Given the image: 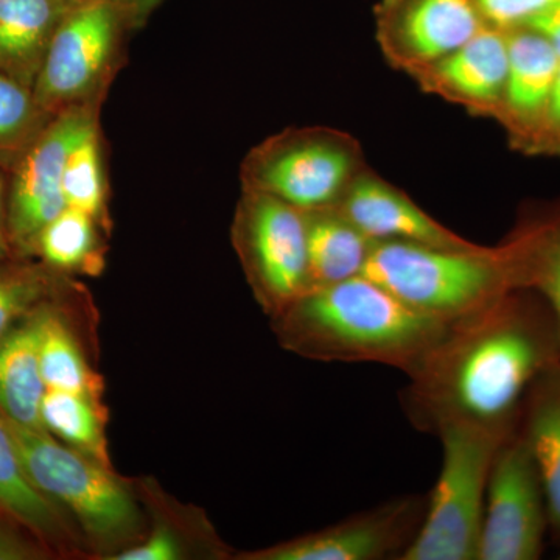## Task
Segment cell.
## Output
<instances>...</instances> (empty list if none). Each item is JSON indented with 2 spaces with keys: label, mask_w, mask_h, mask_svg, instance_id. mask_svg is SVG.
Returning a JSON list of instances; mask_svg holds the SVG:
<instances>
[{
  "label": "cell",
  "mask_w": 560,
  "mask_h": 560,
  "mask_svg": "<svg viewBox=\"0 0 560 560\" xmlns=\"http://www.w3.org/2000/svg\"><path fill=\"white\" fill-rule=\"evenodd\" d=\"M44 431L88 458L113 467L109 455V410L103 397L47 389L40 404Z\"/></svg>",
  "instance_id": "obj_24"
},
{
  "label": "cell",
  "mask_w": 560,
  "mask_h": 560,
  "mask_svg": "<svg viewBox=\"0 0 560 560\" xmlns=\"http://www.w3.org/2000/svg\"><path fill=\"white\" fill-rule=\"evenodd\" d=\"M560 361V326L539 294L508 291L456 320L408 375L401 405L416 429L448 425L512 433L533 383Z\"/></svg>",
  "instance_id": "obj_1"
},
{
  "label": "cell",
  "mask_w": 560,
  "mask_h": 560,
  "mask_svg": "<svg viewBox=\"0 0 560 560\" xmlns=\"http://www.w3.org/2000/svg\"><path fill=\"white\" fill-rule=\"evenodd\" d=\"M9 425L36 488L75 523L91 559L113 560L143 539L149 515L136 481L125 480L114 467L81 455L47 431L10 420Z\"/></svg>",
  "instance_id": "obj_3"
},
{
  "label": "cell",
  "mask_w": 560,
  "mask_h": 560,
  "mask_svg": "<svg viewBox=\"0 0 560 560\" xmlns=\"http://www.w3.org/2000/svg\"><path fill=\"white\" fill-rule=\"evenodd\" d=\"M374 24L386 62L411 79L459 49L488 22L474 0H378Z\"/></svg>",
  "instance_id": "obj_12"
},
{
  "label": "cell",
  "mask_w": 560,
  "mask_h": 560,
  "mask_svg": "<svg viewBox=\"0 0 560 560\" xmlns=\"http://www.w3.org/2000/svg\"><path fill=\"white\" fill-rule=\"evenodd\" d=\"M508 434L471 425L438 431L440 477L418 536L400 560H478L490 467Z\"/></svg>",
  "instance_id": "obj_6"
},
{
  "label": "cell",
  "mask_w": 560,
  "mask_h": 560,
  "mask_svg": "<svg viewBox=\"0 0 560 560\" xmlns=\"http://www.w3.org/2000/svg\"><path fill=\"white\" fill-rule=\"evenodd\" d=\"M534 156L560 160V70L555 91H552L550 108H548L544 130H541Z\"/></svg>",
  "instance_id": "obj_30"
},
{
  "label": "cell",
  "mask_w": 560,
  "mask_h": 560,
  "mask_svg": "<svg viewBox=\"0 0 560 560\" xmlns=\"http://www.w3.org/2000/svg\"><path fill=\"white\" fill-rule=\"evenodd\" d=\"M500 246L514 289L539 294L560 326V198L526 205Z\"/></svg>",
  "instance_id": "obj_18"
},
{
  "label": "cell",
  "mask_w": 560,
  "mask_h": 560,
  "mask_svg": "<svg viewBox=\"0 0 560 560\" xmlns=\"http://www.w3.org/2000/svg\"><path fill=\"white\" fill-rule=\"evenodd\" d=\"M364 276L412 311L453 324L514 290L500 245L440 248L416 243H375Z\"/></svg>",
  "instance_id": "obj_4"
},
{
  "label": "cell",
  "mask_w": 560,
  "mask_h": 560,
  "mask_svg": "<svg viewBox=\"0 0 560 560\" xmlns=\"http://www.w3.org/2000/svg\"><path fill=\"white\" fill-rule=\"evenodd\" d=\"M0 514L49 548L51 555L91 558L66 512L47 499L25 469L9 420L0 411Z\"/></svg>",
  "instance_id": "obj_16"
},
{
  "label": "cell",
  "mask_w": 560,
  "mask_h": 560,
  "mask_svg": "<svg viewBox=\"0 0 560 560\" xmlns=\"http://www.w3.org/2000/svg\"><path fill=\"white\" fill-rule=\"evenodd\" d=\"M109 238L97 220L66 206L39 232L33 259L70 278H98L106 268Z\"/></svg>",
  "instance_id": "obj_23"
},
{
  "label": "cell",
  "mask_w": 560,
  "mask_h": 560,
  "mask_svg": "<svg viewBox=\"0 0 560 560\" xmlns=\"http://www.w3.org/2000/svg\"><path fill=\"white\" fill-rule=\"evenodd\" d=\"M73 0H0V72L32 88Z\"/></svg>",
  "instance_id": "obj_19"
},
{
  "label": "cell",
  "mask_w": 560,
  "mask_h": 560,
  "mask_svg": "<svg viewBox=\"0 0 560 560\" xmlns=\"http://www.w3.org/2000/svg\"><path fill=\"white\" fill-rule=\"evenodd\" d=\"M73 2H105L120 7L138 21L140 27H143L149 22L151 14L160 9L165 0H73Z\"/></svg>",
  "instance_id": "obj_32"
},
{
  "label": "cell",
  "mask_w": 560,
  "mask_h": 560,
  "mask_svg": "<svg viewBox=\"0 0 560 560\" xmlns=\"http://www.w3.org/2000/svg\"><path fill=\"white\" fill-rule=\"evenodd\" d=\"M66 206L86 212L113 234L109 184L101 124L92 127L70 150L62 175Z\"/></svg>",
  "instance_id": "obj_26"
},
{
  "label": "cell",
  "mask_w": 560,
  "mask_h": 560,
  "mask_svg": "<svg viewBox=\"0 0 560 560\" xmlns=\"http://www.w3.org/2000/svg\"><path fill=\"white\" fill-rule=\"evenodd\" d=\"M528 25L550 40L560 55V0L541 11L539 16L530 21Z\"/></svg>",
  "instance_id": "obj_31"
},
{
  "label": "cell",
  "mask_w": 560,
  "mask_h": 560,
  "mask_svg": "<svg viewBox=\"0 0 560 560\" xmlns=\"http://www.w3.org/2000/svg\"><path fill=\"white\" fill-rule=\"evenodd\" d=\"M429 493L396 497L319 530L260 550L238 552L237 560H400L418 536Z\"/></svg>",
  "instance_id": "obj_11"
},
{
  "label": "cell",
  "mask_w": 560,
  "mask_h": 560,
  "mask_svg": "<svg viewBox=\"0 0 560 560\" xmlns=\"http://www.w3.org/2000/svg\"><path fill=\"white\" fill-rule=\"evenodd\" d=\"M506 33L510 65L495 121L512 150L534 156L558 81L560 55L529 25Z\"/></svg>",
  "instance_id": "obj_13"
},
{
  "label": "cell",
  "mask_w": 560,
  "mask_h": 560,
  "mask_svg": "<svg viewBox=\"0 0 560 560\" xmlns=\"http://www.w3.org/2000/svg\"><path fill=\"white\" fill-rule=\"evenodd\" d=\"M305 220L311 290L364 275L375 242L335 209L305 212Z\"/></svg>",
  "instance_id": "obj_22"
},
{
  "label": "cell",
  "mask_w": 560,
  "mask_h": 560,
  "mask_svg": "<svg viewBox=\"0 0 560 560\" xmlns=\"http://www.w3.org/2000/svg\"><path fill=\"white\" fill-rule=\"evenodd\" d=\"M231 241L254 300L268 318L311 291L307 220L302 210L242 189Z\"/></svg>",
  "instance_id": "obj_8"
},
{
  "label": "cell",
  "mask_w": 560,
  "mask_h": 560,
  "mask_svg": "<svg viewBox=\"0 0 560 560\" xmlns=\"http://www.w3.org/2000/svg\"><path fill=\"white\" fill-rule=\"evenodd\" d=\"M372 242H404L440 248H474L467 241L420 208L410 195L368 167L334 208Z\"/></svg>",
  "instance_id": "obj_15"
},
{
  "label": "cell",
  "mask_w": 560,
  "mask_h": 560,
  "mask_svg": "<svg viewBox=\"0 0 560 560\" xmlns=\"http://www.w3.org/2000/svg\"><path fill=\"white\" fill-rule=\"evenodd\" d=\"M55 114L33 94L32 88L0 72V168L10 173Z\"/></svg>",
  "instance_id": "obj_27"
},
{
  "label": "cell",
  "mask_w": 560,
  "mask_h": 560,
  "mask_svg": "<svg viewBox=\"0 0 560 560\" xmlns=\"http://www.w3.org/2000/svg\"><path fill=\"white\" fill-rule=\"evenodd\" d=\"M49 548L32 534L14 529L9 523L0 522V560H44L49 559Z\"/></svg>",
  "instance_id": "obj_29"
},
{
  "label": "cell",
  "mask_w": 560,
  "mask_h": 560,
  "mask_svg": "<svg viewBox=\"0 0 560 560\" xmlns=\"http://www.w3.org/2000/svg\"><path fill=\"white\" fill-rule=\"evenodd\" d=\"M102 105H81L55 114L16 167L9 173V237L13 257L33 259L36 238L66 209L62 175L70 150L95 125Z\"/></svg>",
  "instance_id": "obj_10"
},
{
  "label": "cell",
  "mask_w": 560,
  "mask_h": 560,
  "mask_svg": "<svg viewBox=\"0 0 560 560\" xmlns=\"http://www.w3.org/2000/svg\"><path fill=\"white\" fill-rule=\"evenodd\" d=\"M508 65V33L488 24L459 49L411 79L425 94L458 105L471 116L495 120Z\"/></svg>",
  "instance_id": "obj_14"
},
{
  "label": "cell",
  "mask_w": 560,
  "mask_h": 560,
  "mask_svg": "<svg viewBox=\"0 0 560 560\" xmlns=\"http://www.w3.org/2000/svg\"><path fill=\"white\" fill-rule=\"evenodd\" d=\"M370 167L359 139L329 127L287 128L261 140L242 162V189L302 212L337 208Z\"/></svg>",
  "instance_id": "obj_5"
},
{
  "label": "cell",
  "mask_w": 560,
  "mask_h": 560,
  "mask_svg": "<svg viewBox=\"0 0 560 560\" xmlns=\"http://www.w3.org/2000/svg\"><path fill=\"white\" fill-rule=\"evenodd\" d=\"M550 533L536 460L515 429L490 467L478 560H537Z\"/></svg>",
  "instance_id": "obj_9"
},
{
  "label": "cell",
  "mask_w": 560,
  "mask_h": 560,
  "mask_svg": "<svg viewBox=\"0 0 560 560\" xmlns=\"http://www.w3.org/2000/svg\"><path fill=\"white\" fill-rule=\"evenodd\" d=\"M7 200H9V173L0 168V264L13 257L9 237Z\"/></svg>",
  "instance_id": "obj_33"
},
{
  "label": "cell",
  "mask_w": 560,
  "mask_h": 560,
  "mask_svg": "<svg viewBox=\"0 0 560 560\" xmlns=\"http://www.w3.org/2000/svg\"><path fill=\"white\" fill-rule=\"evenodd\" d=\"M149 515V529L139 544L113 560L230 559L232 552L217 536L208 517L194 506L168 497L153 480L136 481Z\"/></svg>",
  "instance_id": "obj_17"
},
{
  "label": "cell",
  "mask_w": 560,
  "mask_h": 560,
  "mask_svg": "<svg viewBox=\"0 0 560 560\" xmlns=\"http://www.w3.org/2000/svg\"><path fill=\"white\" fill-rule=\"evenodd\" d=\"M555 2L558 0H474L485 21L503 31L528 25Z\"/></svg>",
  "instance_id": "obj_28"
},
{
  "label": "cell",
  "mask_w": 560,
  "mask_h": 560,
  "mask_svg": "<svg viewBox=\"0 0 560 560\" xmlns=\"http://www.w3.org/2000/svg\"><path fill=\"white\" fill-rule=\"evenodd\" d=\"M80 282L36 259L10 257L0 264V338L47 302L72 293Z\"/></svg>",
  "instance_id": "obj_25"
},
{
  "label": "cell",
  "mask_w": 560,
  "mask_h": 560,
  "mask_svg": "<svg viewBox=\"0 0 560 560\" xmlns=\"http://www.w3.org/2000/svg\"><path fill=\"white\" fill-rule=\"evenodd\" d=\"M140 25L128 11L105 2H79L51 39L33 94L49 113L103 105L124 68L127 39Z\"/></svg>",
  "instance_id": "obj_7"
},
{
  "label": "cell",
  "mask_w": 560,
  "mask_h": 560,
  "mask_svg": "<svg viewBox=\"0 0 560 560\" xmlns=\"http://www.w3.org/2000/svg\"><path fill=\"white\" fill-rule=\"evenodd\" d=\"M517 430L536 460L547 499L550 534L560 544V361L530 386Z\"/></svg>",
  "instance_id": "obj_20"
},
{
  "label": "cell",
  "mask_w": 560,
  "mask_h": 560,
  "mask_svg": "<svg viewBox=\"0 0 560 560\" xmlns=\"http://www.w3.org/2000/svg\"><path fill=\"white\" fill-rule=\"evenodd\" d=\"M448 326L412 311L364 275L307 291L271 318L280 348L302 359L385 364L407 375Z\"/></svg>",
  "instance_id": "obj_2"
},
{
  "label": "cell",
  "mask_w": 560,
  "mask_h": 560,
  "mask_svg": "<svg viewBox=\"0 0 560 560\" xmlns=\"http://www.w3.org/2000/svg\"><path fill=\"white\" fill-rule=\"evenodd\" d=\"M38 311L0 338V411L16 425L44 431L40 404L47 386L39 366Z\"/></svg>",
  "instance_id": "obj_21"
}]
</instances>
